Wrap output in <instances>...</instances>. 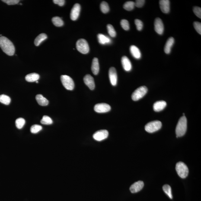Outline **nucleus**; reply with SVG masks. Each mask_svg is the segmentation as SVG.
Segmentation results:
<instances>
[{
	"label": "nucleus",
	"mask_w": 201,
	"mask_h": 201,
	"mask_svg": "<svg viewBox=\"0 0 201 201\" xmlns=\"http://www.w3.org/2000/svg\"><path fill=\"white\" fill-rule=\"evenodd\" d=\"M36 83H38V82H38V81H36Z\"/></svg>",
	"instance_id": "41"
},
{
	"label": "nucleus",
	"mask_w": 201,
	"mask_h": 201,
	"mask_svg": "<svg viewBox=\"0 0 201 201\" xmlns=\"http://www.w3.org/2000/svg\"><path fill=\"white\" fill-rule=\"evenodd\" d=\"M53 122L52 119L49 117L44 116L41 120V123L43 125H49L53 123Z\"/></svg>",
	"instance_id": "32"
},
{
	"label": "nucleus",
	"mask_w": 201,
	"mask_h": 201,
	"mask_svg": "<svg viewBox=\"0 0 201 201\" xmlns=\"http://www.w3.org/2000/svg\"><path fill=\"white\" fill-rule=\"evenodd\" d=\"M100 9L104 14H106L110 11V8L107 3L103 1L100 5Z\"/></svg>",
	"instance_id": "29"
},
{
	"label": "nucleus",
	"mask_w": 201,
	"mask_h": 201,
	"mask_svg": "<svg viewBox=\"0 0 201 201\" xmlns=\"http://www.w3.org/2000/svg\"><path fill=\"white\" fill-rule=\"evenodd\" d=\"M3 2L5 3L8 5H14L18 4L20 1L18 0H2Z\"/></svg>",
	"instance_id": "38"
},
{
	"label": "nucleus",
	"mask_w": 201,
	"mask_h": 201,
	"mask_svg": "<svg viewBox=\"0 0 201 201\" xmlns=\"http://www.w3.org/2000/svg\"><path fill=\"white\" fill-rule=\"evenodd\" d=\"M145 1L144 0H137L135 2V7L138 8H141L145 4Z\"/></svg>",
	"instance_id": "39"
},
{
	"label": "nucleus",
	"mask_w": 201,
	"mask_h": 201,
	"mask_svg": "<svg viewBox=\"0 0 201 201\" xmlns=\"http://www.w3.org/2000/svg\"><path fill=\"white\" fill-rule=\"evenodd\" d=\"M111 109L110 106L106 103H99L94 106L95 111L98 113H105L110 111Z\"/></svg>",
	"instance_id": "8"
},
{
	"label": "nucleus",
	"mask_w": 201,
	"mask_h": 201,
	"mask_svg": "<svg viewBox=\"0 0 201 201\" xmlns=\"http://www.w3.org/2000/svg\"><path fill=\"white\" fill-rule=\"evenodd\" d=\"M36 100L40 105L43 106H46L49 104V102L41 94H38L36 96Z\"/></svg>",
	"instance_id": "21"
},
{
	"label": "nucleus",
	"mask_w": 201,
	"mask_h": 201,
	"mask_svg": "<svg viewBox=\"0 0 201 201\" xmlns=\"http://www.w3.org/2000/svg\"><path fill=\"white\" fill-rule=\"evenodd\" d=\"M81 6L78 4H76L71 10L70 17L73 21H75L78 19L79 17L81 11Z\"/></svg>",
	"instance_id": "10"
},
{
	"label": "nucleus",
	"mask_w": 201,
	"mask_h": 201,
	"mask_svg": "<svg viewBox=\"0 0 201 201\" xmlns=\"http://www.w3.org/2000/svg\"><path fill=\"white\" fill-rule=\"evenodd\" d=\"M53 2L55 4H57L59 6L62 7L65 5V1L64 0H54Z\"/></svg>",
	"instance_id": "40"
},
{
	"label": "nucleus",
	"mask_w": 201,
	"mask_h": 201,
	"mask_svg": "<svg viewBox=\"0 0 201 201\" xmlns=\"http://www.w3.org/2000/svg\"><path fill=\"white\" fill-rule=\"evenodd\" d=\"M160 9L162 12L168 14L170 11V1L168 0H161L159 1Z\"/></svg>",
	"instance_id": "15"
},
{
	"label": "nucleus",
	"mask_w": 201,
	"mask_h": 201,
	"mask_svg": "<svg viewBox=\"0 0 201 201\" xmlns=\"http://www.w3.org/2000/svg\"><path fill=\"white\" fill-rule=\"evenodd\" d=\"M108 32L111 37H114L116 36V33L114 28L111 24H108L107 25Z\"/></svg>",
	"instance_id": "31"
},
{
	"label": "nucleus",
	"mask_w": 201,
	"mask_h": 201,
	"mask_svg": "<svg viewBox=\"0 0 201 201\" xmlns=\"http://www.w3.org/2000/svg\"><path fill=\"white\" fill-rule=\"evenodd\" d=\"M135 2L133 1H128L124 4L123 8L128 11H130L135 8Z\"/></svg>",
	"instance_id": "27"
},
{
	"label": "nucleus",
	"mask_w": 201,
	"mask_h": 201,
	"mask_svg": "<svg viewBox=\"0 0 201 201\" xmlns=\"http://www.w3.org/2000/svg\"><path fill=\"white\" fill-rule=\"evenodd\" d=\"M122 63L123 69L125 71L129 72L132 70V63L127 57L124 56L122 58Z\"/></svg>",
	"instance_id": "16"
},
{
	"label": "nucleus",
	"mask_w": 201,
	"mask_h": 201,
	"mask_svg": "<svg viewBox=\"0 0 201 201\" xmlns=\"http://www.w3.org/2000/svg\"><path fill=\"white\" fill-rule=\"evenodd\" d=\"M193 11L197 17L198 18H201V8L200 7H194Z\"/></svg>",
	"instance_id": "36"
},
{
	"label": "nucleus",
	"mask_w": 201,
	"mask_h": 201,
	"mask_svg": "<svg viewBox=\"0 0 201 201\" xmlns=\"http://www.w3.org/2000/svg\"><path fill=\"white\" fill-rule=\"evenodd\" d=\"M187 130V119L183 116L181 117L176 126V132L177 137H180L185 134Z\"/></svg>",
	"instance_id": "2"
},
{
	"label": "nucleus",
	"mask_w": 201,
	"mask_h": 201,
	"mask_svg": "<svg viewBox=\"0 0 201 201\" xmlns=\"http://www.w3.org/2000/svg\"><path fill=\"white\" fill-rule=\"evenodd\" d=\"M167 105V103L164 100L157 101L154 104V110L156 112L161 111L165 108Z\"/></svg>",
	"instance_id": "17"
},
{
	"label": "nucleus",
	"mask_w": 201,
	"mask_h": 201,
	"mask_svg": "<svg viewBox=\"0 0 201 201\" xmlns=\"http://www.w3.org/2000/svg\"><path fill=\"white\" fill-rule=\"evenodd\" d=\"M121 25L124 30L128 31L129 30L130 25L129 22L126 20H122L120 22Z\"/></svg>",
	"instance_id": "34"
},
{
	"label": "nucleus",
	"mask_w": 201,
	"mask_h": 201,
	"mask_svg": "<svg viewBox=\"0 0 201 201\" xmlns=\"http://www.w3.org/2000/svg\"><path fill=\"white\" fill-rule=\"evenodd\" d=\"M109 79L112 85L116 86L117 82V73L114 67H111L109 71Z\"/></svg>",
	"instance_id": "11"
},
{
	"label": "nucleus",
	"mask_w": 201,
	"mask_h": 201,
	"mask_svg": "<svg viewBox=\"0 0 201 201\" xmlns=\"http://www.w3.org/2000/svg\"><path fill=\"white\" fill-rule=\"evenodd\" d=\"M0 47L3 51L9 56H13L15 52V48L13 43L5 37H0Z\"/></svg>",
	"instance_id": "1"
},
{
	"label": "nucleus",
	"mask_w": 201,
	"mask_h": 201,
	"mask_svg": "<svg viewBox=\"0 0 201 201\" xmlns=\"http://www.w3.org/2000/svg\"><path fill=\"white\" fill-rule=\"evenodd\" d=\"M135 22L138 30L139 31L142 30L143 26L142 22L139 19H136L135 20Z\"/></svg>",
	"instance_id": "35"
},
{
	"label": "nucleus",
	"mask_w": 201,
	"mask_h": 201,
	"mask_svg": "<svg viewBox=\"0 0 201 201\" xmlns=\"http://www.w3.org/2000/svg\"><path fill=\"white\" fill-rule=\"evenodd\" d=\"M148 88L145 86L139 87L132 94V98L134 101H137L142 98L146 94Z\"/></svg>",
	"instance_id": "6"
},
{
	"label": "nucleus",
	"mask_w": 201,
	"mask_h": 201,
	"mask_svg": "<svg viewBox=\"0 0 201 201\" xmlns=\"http://www.w3.org/2000/svg\"><path fill=\"white\" fill-rule=\"evenodd\" d=\"M109 136V132L106 130H102L95 133L93 137L95 140L101 141L107 138Z\"/></svg>",
	"instance_id": "9"
},
{
	"label": "nucleus",
	"mask_w": 201,
	"mask_h": 201,
	"mask_svg": "<svg viewBox=\"0 0 201 201\" xmlns=\"http://www.w3.org/2000/svg\"><path fill=\"white\" fill-rule=\"evenodd\" d=\"M11 99L9 96L3 94L0 95V102L8 105L11 103Z\"/></svg>",
	"instance_id": "26"
},
{
	"label": "nucleus",
	"mask_w": 201,
	"mask_h": 201,
	"mask_svg": "<svg viewBox=\"0 0 201 201\" xmlns=\"http://www.w3.org/2000/svg\"><path fill=\"white\" fill-rule=\"evenodd\" d=\"M155 30L158 34L162 35L164 31V25L162 20L161 19L157 18L154 22Z\"/></svg>",
	"instance_id": "12"
},
{
	"label": "nucleus",
	"mask_w": 201,
	"mask_h": 201,
	"mask_svg": "<svg viewBox=\"0 0 201 201\" xmlns=\"http://www.w3.org/2000/svg\"><path fill=\"white\" fill-rule=\"evenodd\" d=\"M174 39L172 37L169 38L167 40L164 47V52L165 53L169 54L170 53L171 48L174 44Z\"/></svg>",
	"instance_id": "18"
},
{
	"label": "nucleus",
	"mask_w": 201,
	"mask_h": 201,
	"mask_svg": "<svg viewBox=\"0 0 201 201\" xmlns=\"http://www.w3.org/2000/svg\"><path fill=\"white\" fill-rule=\"evenodd\" d=\"M99 43L101 44H105L110 43L111 42L110 39L107 36L101 34H98L97 36Z\"/></svg>",
	"instance_id": "23"
},
{
	"label": "nucleus",
	"mask_w": 201,
	"mask_h": 201,
	"mask_svg": "<svg viewBox=\"0 0 201 201\" xmlns=\"http://www.w3.org/2000/svg\"><path fill=\"white\" fill-rule=\"evenodd\" d=\"M162 124L159 121H154L149 122L146 125L145 130L147 132L153 133L161 129Z\"/></svg>",
	"instance_id": "4"
},
{
	"label": "nucleus",
	"mask_w": 201,
	"mask_h": 201,
	"mask_svg": "<svg viewBox=\"0 0 201 201\" xmlns=\"http://www.w3.org/2000/svg\"><path fill=\"white\" fill-rule=\"evenodd\" d=\"M52 21L53 24L56 27H62L64 25V22L62 18L58 17H53L52 19Z\"/></svg>",
	"instance_id": "25"
},
{
	"label": "nucleus",
	"mask_w": 201,
	"mask_h": 201,
	"mask_svg": "<svg viewBox=\"0 0 201 201\" xmlns=\"http://www.w3.org/2000/svg\"><path fill=\"white\" fill-rule=\"evenodd\" d=\"M60 79L63 85L66 89L69 90L74 89L75 84L72 78L68 75H63L61 76Z\"/></svg>",
	"instance_id": "7"
},
{
	"label": "nucleus",
	"mask_w": 201,
	"mask_h": 201,
	"mask_svg": "<svg viewBox=\"0 0 201 201\" xmlns=\"http://www.w3.org/2000/svg\"><path fill=\"white\" fill-rule=\"evenodd\" d=\"M40 78V76L38 74L33 73L28 74L25 77L26 81L28 82H34L37 81Z\"/></svg>",
	"instance_id": "22"
},
{
	"label": "nucleus",
	"mask_w": 201,
	"mask_h": 201,
	"mask_svg": "<svg viewBox=\"0 0 201 201\" xmlns=\"http://www.w3.org/2000/svg\"><path fill=\"white\" fill-rule=\"evenodd\" d=\"M144 183L142 181H139L134 183L130 186V190L131 193H136L140 191L143 187Z\"/></svg>",
	"instance_id": "14"
},
{
	"label": "nucleus",
	"mask_w": 201,
	"mask_h": 201,
	"mask_svg": "<svg viewBox=\"0 0 201 201\" xmlns=\"http://www.w3.org/2000/svg\"><path fill=\"white\" fill-rule=\"evenodd\" d=\"M25 123V121L22 118H19L16 120L15 125L18 129H21L24 126Z\"/></svg>",
	"instance_id": "30"
},
{
	"label": "nucleus",
	"mask_w": 201,
	"mask_h": 201,
	"mask_svg": "<svg viewBox=\"0 0 201 201\" xmlns=\"http://www.w3.org/2000/svg\"><path fill=\"white\" fill-rule=\"evenodd\" d=\"M176 169L178 174L181 178H186L188 175V168L184 163L181 162H178L176 164Z\"/></svg>",
	"instance_id": "3"
},
{
	"label": "nucleus",
	"mask_w": 201,
	"mask_h": 201,
	"mask_svg": "<svg viewBox=\"0 0 201 201\" xmlns=\"http://www.w3.org/2000/svg\"><path fill=\"white\" fill-rule=\"evenodd\" d=\"M163 190L166 194H167L170 199H173V196L172 193L171 188L169 185L168 184L165 185L163 186Z\"/></svg>",
	"instance_id": "28"
},
{
	"label": "nucleus",
	"mask_w": 201,
	"mask_h": 201,
	"mask_svg": "<svg viewBox=\"0 0 201 201\" xmlns=\"http://www.w3.org/2000/svg\"><path fill=\"white\" fill-rule=\"evenodd\" d=\"M47 36L44 33L41 34L39 36L36 38L34 41V44L36 46H38L40 45V44L45 40L47 39Z\"/></svg>",
	"instance_id": "24"
},
{
	"label": "nucleus",
	"mask_w": 201,
	"mask_h": 201,
	"mask_svg": "<svg viewBox=\"0 0 201 201\" xmlns=\"http://www.w3.org/2000/svg\"><path fill=\"white\" fill-rule=\"evenodd\" d=\"M76 47L79 52L84 54L89 52V46L88 42L85 39H80L78 40L76 43Z\"/></svg>",
	"instance_id": "5"
},
{
	"label": "nucleus",
	"mask_w": 201,
	"mask_h": 201,
	"mask_svg": "<svg viewBox=\"0 0 201 201\" xmlns=\"http://www.w3.org/2000/svg\"><path fill=\"white\" fill-rule=\"evenodd\" d=\"M42 129V127L40 125H33L31 127L30 131L32 133H37Z\"/></svg>",
	"instance_id": "33"
},
{
	"label": "nucleus",
	"mask_w": 201,
	"mask_h": 201,
	"mask_svg": "<svg viewBox=\"0 0 201 201\" xmlns=\"http://www.w3.org/2000/svg\"><path fill=\"white\" fill-rule=\"evenodd\" d=\"M91 70L94 75H97L100 70V66L98 60L97 58H94L93 59L91 66Z\"/></svg>",
	"instance_id": "20"
},
{
	"label": "nucleus",
	"mask_w": 201,
	"mask_h": 201,
	"mask_svg": "<svg viewBox=\"0 0 201 201\" xmlns=\"http://www.w3.org/2000/svg\"><path fill=\"white\" fill-rule=\"evenodd\" d=\"M84 81L85 84L90 90H93L95 88V84L94 78L91 75L88 74L85 75L84 77Z\"/></svg>",
	"instance_id": "13"
},
{
	"label": "nucleus",
	"mask_w": 201,
	"mask_h": 201,
	"mask_svg": "<svg viewBox=\"0 0 201 201\" xmlns=\"http://www.w3.org/2000/svg\"><path fill=\"white\" fill-rule=\"evenodd\" d=\"M194 27L195 30L199 34H201V24L199 22H194L193 23Z\"/></svg>",
	"instance_id": "37"
},
{
	"label": "nucleus",
	"mask_w": 201,
	"mask_h": 201,
	"mask_svg": "<svg viewBox=\"0 0 201 201\" xmlns=\"http://www.w3.org/2000/svg\"><path fill=\"white\" fill-rule=\"evenodd\" d=\"M130 52L132 56L135 59H139L141 57V53L139 48L136 46L132 45L130 47Z\"/></svg>",
	"instance_id": "19"
}]
</instances>
